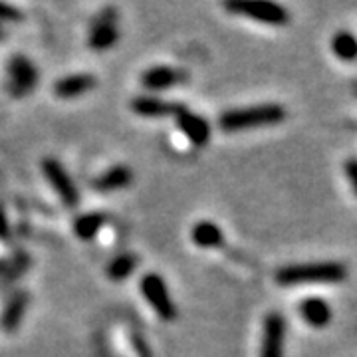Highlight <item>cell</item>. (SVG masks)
Instances as JSON below:
<instances>
[{
  "mask_svg": "<svg viewBox=\"0 0 357 357\" xmlns=\"http://www.w3.org/2000/svg\"><path fill=\"white\" fill-rule=\"evenodd\" d=\"M131 183H133V171L126 165H115L96 178L93 187L102 192H112L126 189Z\"/></svg>",
  "mask_w": 357,
  "mask_h": 357,
  "instance_id": "9a60e30c",
  "label": "cell"
},
{
  "mask_svg": "<svg viewBox=\"0 0 357 357\" xmlns=\"http://www.w3.org/2000/svg\"><path fill=\"white\" fill-rule=\"evenodd\" d=\"M119 40V26H117V10L105 8L96 16L89 28L88 46L93 52H107L114 48Z\"/></svg>",
  "mask_w": 357,
  "mask_h": 357,
  "instance_id": "8992f818",
  "label": "cell"
},
{
  "mask_svg": "<svg viewBox=\"0 0 357 357\" xmlns=\"http://www.w3.org/2000/svg\"><path fill=\"white\" fill-rule=\"evenodd\" d=\"M131 345H133L135 356L137 357H153V351H151V347L147 344V340L141 337L139 333H133L131 335Z\"/></svg>",
  "mask_w": 357,
  "mask_h": 357,
  "instance_id": "7402d4cb",
  "label": "cell"
},
{
  "mask_svg": "<svg viewBox=\"0 0 357 357\" xmlns=\"http://www.w3.org/2000/svg\"><path fill=\"white\" fill-rule=\"evenodd\" d=\"M28 266H30V258H28V255H26V252H16L10 260H6V272H4L2 282H4V284H10V282L18 280L26 270H28Z\"/></svg>",
  "mask_w": 357,
  "mask_h": 357,
  "instance_id": "ffe728a7",
  "label": "cell"
},
{
  "mask_svg": "<svg viewBox=\"0 0 357 357\" xmlns=\"http://www.w3.org/2000/svg\"><path fill=\"white\" fill-rule=\"evenodd\" d=\"M347 268L342 262H306L284 266L276 272V282L280 286H298V284H335L345 280Z\"/></svg>",
  "mask_w": 357,
  "mask_h": 357,
  "instance_id": "7a4b0ae2",
  "label": "cell"
},
{
  "mask_svg": "<svg viewBox=\"0 0 357 357\" xmlns=\"http://www.w3.org/2000/svg\"><path fill=\"white\" fill-rule=\"evenodd\" d=\"M284 337H286V321L278 312H270L262 326V344L260 357H284Z\"/></svg>",
  "mask_w": 357,
  "mask_h": 357,
  "instance_id": "ba28073f",
  "label": "cell"
},
{
  "mask_svg": "<svg viewBox=\"0 0 357 357\" xmlns=\"http://www.w3.org/2000/svg\"><path fill=\"white\" fill-rule=\"evenodd\" d=\"M332 52L344 62L357 60V38L351 32H337L332 38Z\"/></svg>",
  "mask_w": 357,
  "mask_h": 357,
  "instance_id": "d6986e66",
  "label": "cell"
},
{
  "mask_svg": "<svg viewBox=\"0 0 357 357\" xmlns=\"http://www.w3.org/2000/svg\"><path fill=\"white\" fill-rule=\"evenodd\" d=\"M185 79V74L181 70H175L171 66H153L141 74V86L149 91H163L173 88Z\"/></svg>",
  "mask_w": 357,
  "mask_h": 357,
  "instance_id": "30bf717a",
  "label": "cell"
},
{
  "mask_svg": "<svg viewBox=\"0 0 357 357\" xmlns=\"http://www.w3.org/2000/svg\"><path fill=\"white\" fill-rule=\"evenodd\" d=\"M28 302H30V296L24 290H20V292H16L6 302V306L2 310V316H0V326H2V330L4 332H14V330H18V326L22 324V318H24L26 314V307H28Z\"/></svg>",
  "mask_w": 357,
  "mask_h": 357,
  "instance_id": "4fadbf2b",
  "label": "cell"
},
{
  "mask_svg": "<svg viewBox=\"0 0 357 357\" xmlns=\"http://www.w3.org/2000/svg\"><path fill=\"white\" fill-rule=\"evenodd\" d=\"M105 215L102 213H86L74 220V234L79 241H93L96 234L103 229Z\"/></svg>",
  "mask_w": 357,
  "mask_h": 357,
  "instance_id": "e0dca14e",
  "label": "cell"
},
{
  "mask_svg": "<svg viewBox=\"0 0 357 357\" xmlns=\"http://www.w3.org/2000/svg\"><path fill=\"white\" fill-rule=\"evenodd\" d=\"M42 171L44 177L48 178V183L52 185V189L56 191V195L60 197V201L68 206H76L79 203V192L76 189V183L72 181V177L68 175L66 167L54 159V157H44L42 161Z\"/></svg>",
  "mask_w": 357,
  "mask_h": 357,
  "instance_id": "52a82bcc",
  "label": "cell"
},
{
  "mask_svg": "<svg viewBox=\"0 0 357 357\" xmlns=\"http://www.w3.org/2000/svg\"><path fill=\"white\" fill-rule=\"evenodd\" d=\"M178 109H181V103L165 102L153 96H137L135 100H131V112L139 117H149V119L169 117V115L175 117Z\"/></svg>",
  "mask_w": 357,
  "mask_h": 357,
  "instance_id": "7c38bea8",
  "label": "cell"
},
{
  "mask_svg": "<svg viewBox=\"0 0 357 357\" xmlns=\"http://www.w3.org/2000/svg\"><path fill=\"white\" fill-rule=\"evenodd\" d=\"M6 88L8 93L16 98V100H22L26 98L30 91H34L38 86V68L34 66L32 60H28L22 54H16L8 60L6 66Z\"/></svg>",
  "mask_w": 357,
  "mask_h": 357,
  "instance_id": "277c9868",
  "label": "cell"
},
{
  "mask_svg": "<svg viewBox=\"0 0 357 357\" xmlns=\"http://www.w3.org/2000/svg\"><path fill=\"white\" fill-rule=\"evenodd\" d=\"M175 119H177V126L183 131V135L191 141L195 147H204L211 141V123L204 117L192 114L191 109L181 105Z\"/></svg>",
  "mask_w": 357,
  "mask_h": 357,
  "instance_id": "9c48e42d",
  "label": "cell"
},
{
  "mask_svg": "<svg viewBox=\"0 0 357 357\" xmlns=\"http://www.w3.org/2000/svg\"><path fill=\"white\" fill-rule=\"evenodd\" d=\"M139 290L147 304L153 307V312L163 319V321H175L177 319V306L169 294L163 276L149 272L145 274L139 282Z\"/></svg>",
  "mask_w": 357,
  "mask_h": 357,
  "instance_id": "5b68a950",
  "label": "cell"
},
{
  "mask_svg": "<svg viewBox=\"0 0 357 357\" xmlns=\"http://www.w3.org/2000/svg\"><path fill=\"white\" fill-rule=\"evenodd\" d=\"M345 175L347 181L351 183V189L357 195V159H347L345 161Z\"/></svg>",
  "mask_w": 357,
  "mask_h": 357,
  "instance_id": "cb8c5ba5",
  "label": "cell"
},
{
  "mask_svg": "<svg viewBox=\"0 0 357 357\" xmlns=\"http://www.w3.org/2000/svg\"><path fill=\"white\" fill-rule=\"evenodd\" d=\"M225 8L232 14H238L244 18H250L255 22L268 26H286L290 22L288 10L276 4V2H264V0H232L227 2Z\"/></svg>",
  "mask_w": 357,
  "mask_h": 357,
  "instance_id": "3957f363",
  "label": "cell"
},
{
  "mask_svg": "<svg viewBox=\"0 0 357 357\" xmlns=\"http://www.w3.org/2000/svg\"><path fill=\"white\" fill-rule=\"evenodd\" d=\"M4 272H6V260H0V280L4 278Z\"/></svg>",
  "mask_w": 357,
  "mask_h": 357,
  "instance_id": "d4e9b609",
  "label": "cell"
},
{
  "mask_svg": "<svg viewBox=\"0 0 357 357\" xmlns=\"http://www.w3.org/2000/svg\"><path fill=\"white\" fill-rule=\"evenodd\" d=\"M96 86H98V79L91 74H70V76L60 77L54 84V93L60 100H74L91 91Z\"/></svg>",
  "mask_w": 357,
  "mask_h": 357,
  "instance_id": "8fae6325",
  "label": "cell"
},
{
  "mask_svg": "<svg viewBox=\"0 0 357 357\" xmlns=\"http://www.w3.org/2000/svg\"><path fill=\"white\" fill-rule=\"evenodd\" d=\"M302 319L312 328H326L332 321V307L324 298H306L298 307Z\"/></svg>",
  "mask_w": 357,
  "mask_h": 357,
  "instance_id": "5bb4252c",
  "label": "cell"
},
{
  "mask_svg": "<svg viewBox=\"0 0 357 357\" xmlns=\"http://www.w3.org/2000/svg\"><path fill=\"white\" fill-rule=\"evenodd\" d=\"M24 16L18 8H14L6 2H0V22H20Z\"/></svg>",
  "mask_w": 357,
  "mask_h": 357,
  "instance_id": "44dd1931",
  "label": "cell"
},
{
  "mask_svg": "<svg viewBox=\"0 0 357 357\" xmlns=\"http://www.w3.org/2000/svg\"><path fill=\"white\" fill-rule=\"evenodd\" d=\"M135 268H137V256L131 255V252H123V255L115 256L114 260L107 264L105 274H107L109 280L123 282L135 272Z\"/></svg>",
  "mask_w": 357,
  "mask_h": 357,
  "instance_id": "ac0fdd59",
  "label": "cell"
},
{
  "mask_svg": "<svg viewBox=\"0 0 357 357\" xmlns=\"http://www.w3.org/2000/svg\"><path fill=\"white\" fill-rule=\"evenodd\" d=\"M10 238V225H8V217L4 211V204L0 203V243H6Z\"/></svg>",
  "mask_w": 357,
  "mask_h": 357,
  "instance_id": "603a6c76",
  "label": "cell"
},
{
  "mask_svg": "<svg viewBox=\"0 0 357 357\" xmlns=\"http://www.w3.org/2000/svg\"><path fill=\"white\" fill-rule=\"evenodd\" d=\"M286 119V109L280 103H260L241 109H229L218 117V128L227 133L276 126Z\"/></svg>",
  "mask_w": 357,
  "mask_h": 357,
  "instance_id": "6da1fadb",
  "label": "cell"
},
{
  "mask_svg": "<svg viewBox=\"0 0 357 357\" xmlns=\"http://www.w3.org/2000/svg\"><path fill=\"white\" fill-rule=\"evenodd\" d=\"M191 238L199 248H220L225 244V232L213 220H199L192 227Z\"/></svg>",
  "mask_w": 357,
  "mask_h": 357,
  "instance_id": "2e32d148",
  "label": "cell"
}]
</instances>
